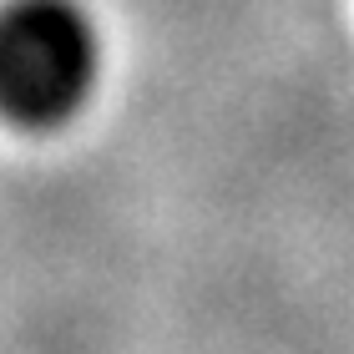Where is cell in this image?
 Segmentation results:
<instances>
[{"mask_svg":"<svg viewBox=\"0 0 354 354\" xmlns=\"http://www.w3.org/2000/svg\"><path fill=\"white\" fill-rule=\"evenodd\" d=\"M102 76V30L82 0H0V111L21 127L76 117Z\"/></svg>","mask_w":354,"mask_h":354,"instance_id":"cell-1","label":"cell"}]
</instances>
